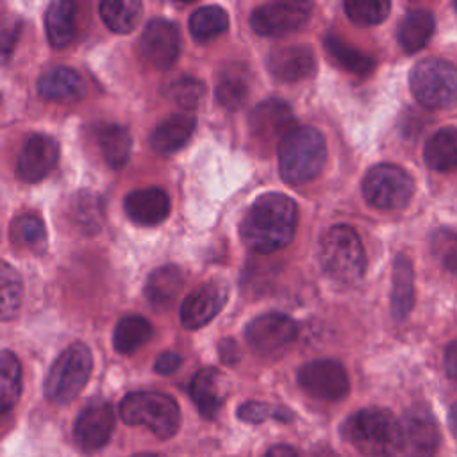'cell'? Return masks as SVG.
<instances>
[{
	"label": "cell",
	"mask_w": 457,
	"mask_h": 457,
	"mask_svg": "<svg viewBox=\"0 0 457 457\" xmlns=\"http://www.w3.org/2000/svg\"><path fill=\"white\" fill-rule=\"evenodd\" d=\"M132 457H166V455H159V453H137Z\"/></svg>",
	"instance_id": "cell-48"
},
{
	"label": "cell",
	"mask_w": 457,
	"mask_h": 457,
	"mask_svg": "<svg viewBox=\"0 0 457 457\" xmlns=\"http://www.w3.org/2000/svg\"><path fill=\"white\" fill-rule=\"evenodd\" d=\"M423 159L436 171L457 170V129L443 127L432 134L425 143Z\"/></svg>",
	"instance_id": "cell-26"
},
{
	"label": "cell",
	"mask_w": 457,
	"mask_h": 457,
	"mask_svg": "<svg viewBox=\"0 0 457 457\" xmlns=\"http://www.w3.org/2000/svg\"><path fill=\"white\" fill-rule=\"evenodd\" d=\"M21 393V366L18 357L2 350L0 353V409L2 412L11 411Z\"/></svg>",
	"instance_id": "cell-35"
},
{
	"label": "cell",
	"mask_w": 457,
	"mask_h": 457,
	"mask_svg": "<svg viewBox=\"0 0 457 457\" xmlns=\"http://www.w3.org/2000/svg\"><path fill=\"white\" fill-rule=\"evenodd\" d=\"M325 50L337 66L355 75H368L375 68V61L370 54L352 46L336 36L325 37Z\"/></svg>",
	"instance_id": "cell-31"
},
{
	"label": "cell",
	"mask_w": 457,
	"mask_h": 457,
	"mask_svg": "<svg viewBox=\"0 0 457 457\" xmlns=\"http://www.w3.org/2000/svg\"><path fill=\"white\" fill-rule=\"evenodd\" d=\"M323 271L337 284L353 286L366 271V253L357 232L350 225H334L320 241Z\"/></svg>",
	"instance_id": "cell-4"
},
{
	"label": "cell",
	"mask_w": 457,
	"mask_h": 457,
	"mask_svg": "<svg viewBox=\"0 0 457 457\" xmlns=\"http://www.w3.org/2000/svg\"><path fill=\"white\" fill-rule=\"evenodd\" d=\"M196 127V118L193 114H173L159 123L150 137L152 148L159 154H171L182 148L193 136Z\"/></svg>",
	"instance_id": "cell-22"
},
{
	"label": "cell",
	"mask_w": 457,
	"mask_h": 457,
	"mask_svg": "<svg viewBox=\"0 0 457 457\" xmlns=\"http://www.w3.org/2000/svg\"><path fill=\"white\" fill-rule=\"evenodd\" d=\"M59 161V145L54 137L34 134L25 139L18 159L16 173L25 182L43 180Z\"/></svg>",
	"instance_id": "cell-15"
},
{
	"label": "cell",
	"mask_w": 457,
	"mask_h": 457,
	"mask_svg": "<svg viewBox=\"0 0 457 457\" xmlns=\"http://www.w3.org/2000/svg\"><path fill=\"white\" fill-rule=\"evenodd\" d=\"M345 11L359 25H377L387 18L391 4L387 0H346Z\"/></svg>",
	"instance_id": "cell-38"
},
{
	"label": "cell",
	"mask_w": 457,
	"mask_h": 457,
	"mask_svg": "<svg viewBox=\"0 0 457 457\" xmlns=\"http://www.w3.org/2000/svg\"><path fill=\"white\" fill-rule=\"evenodd\" d=\"M20 32V23H12L11 27H4L2 30V54H4V59L9 57L11 54V48L14 46V41H16V34Z\"/></svg>",
	"instance_id": "cell-45"
},
{
	"label": "cell",
	"mask_w": 457,
	"mask_h": 457,
	"mask_svg": "<svg viewBox=\"0 0 457 457\" xmlns=\"http://www.w3.org/2000/svg\"><path fill=\"white\" fill-rule=\"evenodd\" d=\"M262 457H298L296 450L287 445H275L264 452Z\"/></svg>",
	"instance_id": "cell-46"
},
{
	"label": "cell",
	"mask_w": 457,
	"mask_h": 457,
	"mask_svg": "<svg viewBox=\"0 0 457 457\" xmlns=\"http://www.w3.org/2000/svg\"><path fill=\"white\" fill-rule=\"evenodd\" d=\"M216 100L225 109H237L248 95V82L243 70H225L216 84Z\"/></svg>",
	"instance_id": "cell-36"
},
{
	"label": "cell",
	"mask_w": 457,
	"mask_h": 457,
	"mask_svg": "<svg viewBox=\"0 0 457 457\" xmlns=\"http://www.w3.org/2000/svg\"><path fill=\"white\" fill-rule=\"evenodd\" d=\"M298 209L284 193L261 195L246 211L241 223L243 243L257 253L286 248L296 232Z\"/></svg>",
	"instance_id": "cell-1"
},
{
	"label": "cell",
	"mask_w": 457,
	"mask_h": 457,
	"mask_svg": "<svg viewBox=\"0 0 457 457\" xmlns=\"http://www.w3.org/2000/svg\"><path fill=\"white\" fill-rule=\"evenodd\" d=\"M455 9H457V2H455Z\"/></svg>",
	"instance_id": "cell-50"
},
{
	"label": "cell",
	"mask_w": 457,
	"mask_h": 457,
	"mask_svg": "<svg viewBox=\"0 0 457 457\" xmlns=\"http://www.w3.org/2000/svg\"><path fill=\"white\" fill-rule=\"evenodd\" d=\"M95 136L107 166L112 170L123 168L129 161L130 146H132V137L129 130L121 125L107 123V125H100L95 130Z\"/></svg>",
	"instance_id": "cell-27"
},
{
	"label": "cell",
	"mask_w": 457,
	"mask_h": 457,
	"mask_svg": "<svg viewBox=\"0 0 457 457\" xmlns=\"http://www.w3.org/2000/svg\"><path fill=\"white\" fill-rule=\"evenodd\" d=\"M237 418L246 423H262L266 418H275L280 421H289L293 418L291 411L280 405H271L264 402H246L239 405Z\"/></svg>",
	"instance_id": "cell-41"
},
{
	"label": "cell",
	"mask_w": 457,
	"mask_h": 457,
	"mask_svg": "<svg viewBox=\"0 0 457 457\" xmlns=\"http://www.w3.org/2000/svg\"><path fill=\"white\" fill-rule=\"evenodd\" d=\"M434 27L436 20L428 9H412L403 16L398 25V45L403 52L414 54L427 45L434 32Z\"/></svg>",
	"instance_id": "cell-23"
},
{
	"label": "cell",
	"mask_w": 457,
	"mask_h": 457,
	"mask_svg": "<svg viewBox=\"0 0 457 457\" xmlns=\"http://www.w3.org/2000/svg\"><path fill=\"white\" fill-rule=\"evenodd\" d=\"M320 457H336V455L334 453H321Z\"/></svg>",
	"instance_id": "cell-49"
},
{
	"label": "cell",
	"mask_w": 457,
	"mask_h": 457,
	"mask_svg": "<svg viewBox=\"0 0 457 457\" xmlns=\"http://www.w3.org/2000/svg\"><path fill=\"white\" fill-rule=\"evenodd\" d=\"M37 93L48 102H79L86 95V82L75 70L59 66L39 77Z\"/></svg>",
	"instance_id": "cell-21"
},
{
	"label": "cell",
	"mask_w": 457,
	"mask_h": 457,
	"mask_svg": "<svg viewBox=\"0 0 457 457\" xmlns=\"http://www.w3.org/2000/svg\"><path fill=\"white\" fill-rule=\"evenodd\" d=\"M2 271H0V282H2V307L0 314L2 320L7 321L16 316L20 305H21V296H23V282L18 271L5 261H2Z\"/></svg>",
	"instance_id": "cell-37"
},
{
	"label": "cell",
	"mask_w": 457,
	"mask_h": 457,
	"mask_svg": "<svg viewBox=\"0 0 457 457\" xmlns=\"http://www.w3.org/2000/svg\"><path fill=\"white\" fill-rule=\"evenodd\" d=\"M182 366V357L175 352H162L154 364V370L161 375H171Z\"/></svg>",
	"instance_id": "cell-42"
},
{
	"label": "cell",
	"mask_w": 457,
	"mask_h": 457,
	"mask_svg": "<svg viewBox=\"0 0 457 457\" xmlns=\"http://www.w3.org/2000/svg\"><path fill=\"white\" fill-rule=\"evenodd\" d=\"M448 425H450L452 434H453L455 439H457V402L450 407V412H448Z\"/></svg>",
	"instance_id": "cell-47"
},
{
	"label": "cell",
	"mask_w": 457,
	"mask_h": 457,
	"mask_svg": "<svg viewBox=\"0 0 457 457\" xmlns=\"http://www.w3.org/2000/svg\"><path fill=\"white\" fill-rule=\"evenodd\" d=\"M70 220L82 234H96L104 225L102 198L91 191L77 193L70 202Z\"/></svg>",
	"instance_id": "cell-29"
},
{
	"label": "cell",
	"mask_w": 457,
	"mask_h": 457,
	"mask_svg": "<svg viewBox=\"0 0 457 457\" xmlns=\"http://www.w3.org/2000/svg\"><path fill=\"white\" fill-rule=\"evenodd\" d=\"M445 370H446V375L457 382V339L446 346Z\"/></svg>",
	"instance_id": "cell-44"
},
{
	"label": "cell",
	"mask_w": 457,
	"mask_h": 457,
	"mask_svg": "<svg viewBox=\"0 0 457 457\" xmlns=\"http://www.w3.org/2000/svg\"><path fill=\"white\" fill-rule=\"evenodd\" d=\"M114 430V412L105 402L89 403L75 420L73 437L80 450L95 452L107 445Z\"/></svg>",
	"instance_id": "cell-16"
},
{
	"label": "cell",
	"mask_w": 457,
	"mask_h": 457,
	"mask_svg": "<svg viewBox=\"0 0 457 457\" xmlns=\"http://www.w3.org/2000/svg\"><path fill=\"white\" fill-rule=\"evenodd\" d=\"M182 287V273L177 266H162L152 271L146 280L145 295L150 305L157 311H166L173 305Z\"/></svg>",
	"instance_id": "cell-25"
},
{
	"label": "cell",
	"mask_w": 457,
	"mask_h": 457,
	"mask_svg": "<svg viewBox=\"0 0 457 457\" xmlns=\"http://www.w3.org/2000/svg\"><path fill=\"white\" fill-rule=\"evenodd\" d=\"M182 46L179 27L162 18H155L146 23L139 37V55L146 64L155 70H168L175 64Z\"/></svg>",
	"instance_id": "cell-10"
},
{
	"label": "cell",
	"mask_w": 457,
	"mask_h": 457,
	"mask_svg": "<svg viewBox=\"0 0 457 457\" xmlns=\"http://www.w3.org/2000/svg\"><path fill=\"white\" fill-rule=\"evenodd\" d=\"M46 36L54 48H64L75 36V4L55 0L48 5L45 14Z\"/></svg>",
	"instance_id": "cell-28"
},
{
	"label": "cell",
	"mask_w": 457,
	"mask_h": 457,
	"mask_svg": "<svg viewBox=\"0 0 457 457\" xmlns=\"http://www.w3.org/2000/svg\"><path fill=\"white\" fill-rule=\"evenodd\" d=\"M154 336V327L150 321L139 314L123 316L112 334V345L120 353H134L137 348L145 346Z\"/></svg>",
	"instance_id": "cell-30"
},
{
	"label": "cell",
	"mask_w": 457,
	"mask_h": 457,
	"mask_svg": "<svg viewBox=\"0 0 457 457\" xmlns=\"http://www.w3.org/2000/svg\"><path fill=\"white\" fill-rule=\"evenodd\" d=\"M93 370L91 350L84 343L70 345L52 364L45 393L55 403H68L79 396L89 380Z\"/></svg>",
	"instance_id": "cell-7"
},
{
	"label": "cell",
	"mask_w": 457,
	"mask_h": 457,
	"mask_svg": "<svg viewBox=\"0 0 457 457\" xmlns=\"http://www.w3.org/2000/svg\"><path fill=\"white\" fill-rule=\"evenodd\" d=\"M298 384L309 396L325 402H337L345 398L350 389L343 364L334 359H320L302 366Z\"/></svg>",
	"instance_id": "cell-11"
},
{
	"label": "cell",
	"mask_w": 457,
	"mask_h": 457,
	"mask_svg": "<svg viewBox=\"0 0 457 457\" xmlns=\"http://www.w3.org/2000/svg\"><path fill=\"white\" fill-rule=\"evenodd\" d=\"M271 73L284 82H296L316 71V59L311 48L302 45L278 46L268 59Z\"/></svg>",
	"instance_id": "cell-19"
},
{
	"label": "cell",
	"mask_w": 457,
	"mask_h": 457,
	"mask_svg": "<svg viewBox=\"0 0 457 457\" xmlns=\"http://www.w3.org/2000/svg\"><path fill=\"white\" fill-rule=\"evenodd\" d=\"M120 416L129 425H143L161 439L177 434L180 427V409L177 402L155 391L129 393L120 403Z\"/></svg>",
	"instance_id": "cell-5"
},
{
	"label": "cell",
	"mask_w": 457,
	"mask_h": 457,
	"mask_svg": "<svg viewBox=\"0 0 457 457\" xmlns=\"http://www.w3.org/2000/svg\"><path fill=\"white\" fill-rule=\"evenodd\" d=\"M228 14L220 5H204L196 9L189 18L191 36L198 41H209L218 37L228 29Z\"/></svg>",
	"instance_id": "cell-34"
},
{
	"label": "cell",
	"mask_w": 457,
	"mask_h": 457,
	"mask_svg": "<svg viewBox=\"0 0 457 457\" xmlns=\"http://www.w3.org/2000/svg\"><path fill=\"white\" fill-rule=\"evenodd\" d=\"M325 161L327 143L314 127H296L278 145V171L289 184H305L316 179Z\"/></svg>",
	"instance_id": "cell-3"
},
{
	"label": "cell",
	"mask_w": 457,
	"mask_h": 457,
	"mask_svg": "<svg viewBox=\"0 0 457 457\" xmlns=\"http://www.w3.org/2000/svg\"><path fill=\"white\" fill-rule=\"evenodd\" d=\"M189 396L205 420L216 418L225 400L223 375L216 368L196 371L189 384Z\"/></svg>",
	"instance_id": "cell-20"
},
{
	"label": "cell",
	"mask_w": 457,
	"mask_h": 457,
	"mask_svg": "<svg viewBox=\"0 0 457 457\" xmlns=\"http://www.w3.org/2000/svg\"><path fill=\"white\" fill-rule=\"evenodd\" d=\"M343 436L366 457H395L402 443V420L382 407L361 409L345 421Z\"/></svg>",
	"instance_id": "cell-2"
},
{
	"label": "cell",
	"mask_w": 457,
	"mask_h": 457,
	"mask_svg": "<svg viewBox=\"0 0 457 457\" xmlns=\"http://www.w3.org/2000/svg\"><path fill=\"white\" fill-rule=\"evenodd\" d=\"M228 300V286L211 280L193 289L180 307V323L187 330H196L212 321Z\"/></svg>",
	"instance_id": "cell-14"
},
{
	"label": "cell",
	"mask_w": 457,
	"mask_h": 457,
	"mask_svg": "<svg viewBox=\"0 0 457 457\" xmlns=\"http://www.w3.org/2000/svg\"><path fill=\"white\" fill-rule=\"evenodd\" d=\"M100 16L104 23L116 34H127L136 29L141 20L143 4L137 0L129 2H111L105 0L100 4Z\"/></svg>",
	"instance_id": "cell-33"
},
{
	"label": "cell",
	"mask_w": 457,
	"mask_h": 457,
	"mask_svg": "<svg viewBox=\"0 0 457 457\" xmlns=\"http://www.w3.org/2000/svg\"><path fill=\"white\" fill-rule=\"evenodd\" d=\"M9 237L12 245L32 253H41L46 246V228L41 218L36 214L16 216L11 223Z\"/></svg>",
	"instance_id": "cell-32"
},
{
	"label": "cell",
	"mask_w": 457,
	"mask_h": 457,
	"mask_svg": "<svg viewBox=\"0 0 457 457\" xmlns=\"http://www.w3.org/2000/svg\"><path fill=\"white\" fill-rule=\"evenodd\" d=\"M311 16L307 2H270L253 9L252 29L261 36H282L302 29Z\"/></svg>",
	"instance_id": "cell-13"
},
{
	"label": "cell",
	"mask_w": 457,
	"mask_h": 457,
	"mask_svg": "<svg viewBox=\"0 0 457 457\" xmlns=\"http://www.w3.org/2000/svg\"><path fill=\"white\" fill-rule=\"evenodd\" d=\"M250 127L257 139L278 145L293 129H296L291 107L278 98L261 102L250 116Z\"/></svg>",
	"instance_id": "cell-17"
},
{
	"label": "cell",
	"mask_w": 457,
	"mask_h": 457,
	"mask_svg": "<svg viewBox=\"0 0 457 457\" xmlns=\"http://www.w3.org/2000/svg\"><path fill=\"white\" fill-rule=\"evenodd\" d=\"M298 327L284 312H266L253 318L246 327V341L261 357L277 359L289 350L296 339Z\"/></svg>",
	"instance_id": "cell-9"
},
{
	"label": "cell",
	"mask_w": 457,
	"mask_h": 457,
	"mask_svg": "<svg viewBox=\"0 0 457 457\" xmlns=\"http://www.w3.org/2000/svg\"><path fill=\"white\" fill-rule=\"evenodd\" d=\"M439 446V428L425 407H414L402 418V443L395 457H434Z\"/></svg>",
	"instance_id": "cell-12"
},
{
	"label": "cell",
	"mask_w": 457,
	"mask_h": 457,
	"mask_svg": "<svg viewBox=\"0 0 457 457\" xmlns=\"http://www.w3.org/2000/svg\"><path fill=\"white\" fill-rule=\"evenodd\" d=\"M123 205L127 216L143 227L159 225L170 214V196L159 187L132 191L127 195Z\"/></svg>",
	"instance_id": "cell-18"
},
{
	"label": "cell",
	"mask_w": 457,
	"mask_h": 457,
	"mask_svg": "<svg viewBox=\"0 0 457 457\" xmlns=\"http://www.w3.org/2000/svg\"><path fill=\"white\" fill-rule=\"evenodd\" d=\"M414 98L427 109L457 105V66L445 59L427 57L416 62L409 75Z\"/></svg>",
	"instance_id": "cell-6"
},
{
	"label": "cell",
	"mask_w": 457,
	"mask_h": 457,
	"mask_svg": "<svg viewBox=\"0 0 457 457\" xmlns=\"http://www.w3.org/2000/svg\"><path fill=\"white\" fill-rule=\"evenodd\" d=\"M205 93V86L202 80L193 79V77H184L179 79L171 84L170 95L180 105L184 111H193L200 105V100Z\"/></svg>",
	"instance_id": "cell-40"
},
{
	"label": "cell",
	"mask_w": 457,
	"mask_h": 457,
	"mask_svg": "<svg viewBox=\"0 0 457 457\" xmlns=\"http://www.w3.org/2000/svg\"><path fill=\"white\" fill-rule=\"evenodd\" d=\"M220 357L225 364H234L239 361V346L234 339H221L220 343Z\"/></svg>",
	"instance_id": "cell-43"
},
{
	"label": "cell",
	"mask_w": 457,
	"mask_h": 457,
	"mask_svg": "<svg viewBox=\"0 0 457 457\" xmlns=\"http://www.w3.org/2000/svg\"><path fill=\"white\" fill-rule=\"evenodd\" d=\"M414 302V271L411 261L400 253L393 264V289H391V312L396 321H403Z\"/></svg>",
	"instance_id": "cell-24"
},
{
	"label": "cell",
	"mask_w": 457,
	"mask_h": 457,
	"mask_svg": "<svg viewBox=\"0 0 457 457\" xmlns=\"http://www.w3.org/2000/svg\"><path fill=\"white\" fill-rule=\"evenodd\" d=\"M430 250L441 266L457 273V232L452 228H437L430 236Z\"/></svg>",
	"instance_id": "cell-39"
},
{
	"label": "cell",
	"mask_w": 457,
	"mask_h": 457,
	"mask_svg": "<svg viewBox=\"0 0 457 457\" xmlns=\"http://www.w3.org/2000/svg\"><path fill=\"white\" fill-rule=\"evenodd\" d=\"M362 195L377 209H403L414 195V180L400 166L377 164L362 179Z\"/></svg>",
	"instance_id": "cell-8"
}]
</instances>
